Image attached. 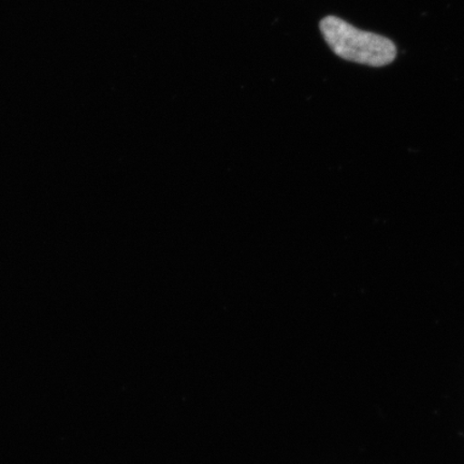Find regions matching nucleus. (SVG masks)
<instances>
[{"label":"nucleus","mask_w":464,"mask_h":464,"mask_svg":"<svg viewBox=\"0 0 464 464\" xmlns=\"http://www.w3.org/2000/svg\"><path fill=\"white\" fill-rule=\"evenodd\" d=\"M319 28L330 49L343 60L382 67L391 63L397 55L392 40L361 31L339 17H324Z\"/></svg>","instance_id":"f257e3e1"}]
</instances>
